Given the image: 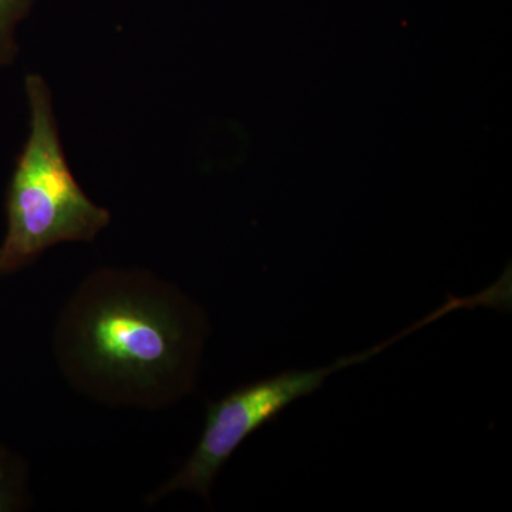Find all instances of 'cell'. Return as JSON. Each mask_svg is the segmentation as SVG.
Here are the masks:
<instances>
[{"instance_id":"obj_1","label":"cell","mask_w":512,"mask_h":512,"mask_svg":"<svg viewBox=\"0 0 512 512\" xmlns=\"http://www.w3.org/2000/svg\"><path fill=\"white\" fill-rule=\"evenodd\" d=\"M210 330L201 306L177 286L143 269L103 268L60 313L55 355L83 396L157 410L194 389Z\"/></svg>"},{"instance_id":"obj_2","label":"cell","mask_w":512,"mask_h":512,"mask_svg":"<svg viewBox=\"0 0 512 512\" xmlns=\"http://www.w3.org/2000/svg\"><path fill=\"white\" fill-rule=\"evenodd\" d=\"M25 92L30 130L6 191L8 229L0 245V276L32 265L63 242H93L111 221L110 211L90 200L74 177L46 80L28 74Z\"/></svg>"},{"instance_id":"obj_3","label":"cell","mask_w":512,"mask_h":512,"mask_svg":"<svg viewBox=\"0 0 512 512\" xmlns=\"http://www.w3.org/2000/svg\"><path fill=\"white\" fill-rule=\"evenodd\" d=\"M478 305L480 299L477 295L466 298L448 295L447 302L439 309L373 348L339 357L329 366L309 370H288L279 375L256 380L225 394L218 402L208 403L204 430L191 457L188 458V466L195 476L205 480L217 477L232 454L249 436L278 419L279 414L296 400L318 392L333 373L369 362L372 357L379 355L394 343L433 323L434 320L443 318L447 313L458 309H474Z\"/></svg>"},{"instance_id":"obj_4","label":"cell","mask_w":512,"mask_h":512,"mask_svg":"<svg viewBox=\"0 0 512 512\" xmlns=\"http://www.w3.org/2000/svg\"><path fill=\"white\" fill-rule=\"evenodd\" d=\"M29 505L28 470L22 458L0 446V512L25 510Z\"/></svg>"},{"instance_id":"obj_5","label":"cell","mask_w":512,"mask_h":512,"mask_svg":"<svg viewBox=\"0 0 512 512\" xmlns=\"http://www.w3.org/2000/svg\"><path fill=\"white\" fill-rule=\"evenodd\" d=\"M35 3L36 0H0V67H8L18 59V28Z\"/></svg>"}]
</instances>
